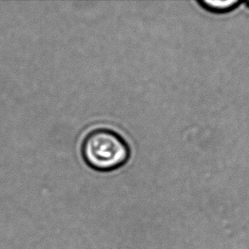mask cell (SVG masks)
Instances as JSON below:
<instances>
[{"label": "cell", "mask_w": 249, "mask_h": 249, "mask_svg": "<svg viewBox=\"0 0 249 249\" xmlns=\"http://www.w3.org/2000/svg\"><path fill=\"white\" fill-rule=\"evenodd\" d=\"M202 9L212 13H227L235 10L241 3L240 0H197Z\"/></svg>", "instance_id": "7a4b0ae2"}, {"label": "cell", "mask_w": 249, "mask_h": 249, "mask_svg": "<svg viewBox=\"0 0 249 249\" xmlns=\"http://www.w3.org/2000/svg\"><path fill=\"white\" fill-rule=\"evenodd\" d=\"M81 156L86 165L98 172L114 171L128 162L131 150L119 133L107 128H94L85 135Z\"/></svg>", "instance_id": "6da1fadb"}, {"label": "cell", "mask_w": 249, "mask_h": 249, "mask_svg": "<svg viewBox=\"0 0 249 249\" xmlns=\"http://www.w3.org/2000/svg\"><path fill=\"white\" fill-rule=\"evenodd\" d=\"M247 3H248V5L249 6V1H247Z\"/></svg>", "instance_id": "3957f363"}]
</instances>
